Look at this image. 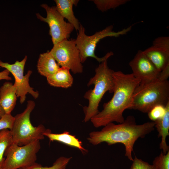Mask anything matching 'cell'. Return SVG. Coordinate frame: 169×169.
<instances>
[{
	"label": "cell",
	"instance_id": "2",
	"mask_svg": "<svg viewBox=\"0 0 169 169\" xmlns=\"http://www.w3.org/2000/svg\"><path fill=\"white\" fill-rule=\"evenodd\" d=\"M155 128L153 121L137 125L134 117L130 115L122 123L115 124L110 123L104 126L100 131L90 132L87 140L94 145L103 142L110 146L118 143L122 144L125 147V156L132 161V153L135 142L139 138L145 137L154 131Z\"/></svg>",
	"mask_w": 169,
	"mask_h": 169
},
{
	"label": "cell",
	"instance_id": "24",
	"mask_svg": "<svg viewBox=\"0 0 169 169\" xmlns=\"http://www.w3.org/2000/svg\"><path fill=\"white\" fill-rule=\"evenodd\" d=\"M14 117L11 114H5L0 119V131L8 129L11 130L13 127Z\"/></svg>",
	"mask_w": 169,
	"mask_h": 169
},
{
	"label": "cell",
	"instance_id": "10",
	"mask_svg": "<svg viewBox=\"0 0 169 169\" xmlns=\"http://www.w3.org/2000/svg\"><path fill=\"white\" fill-rule=\"evenodd\" d=\"M27 59L25 56L21 61H16L13 64L4 62L0 60V67L4 68L11 73L14 77L15 85L17 97H20V102L22 104L24 102L26 95L29 93L35 99L38 98L39 94L38 91L34 90L29 84V78L32 71L29 70L24 75L25 65Z\"/></svg>",
	"mask_w": 169,
	"mask_h": 169
},
{
	"label": "cell",
	"instance_id": "15",
	"mask_svg": "<svg viewBox=\"0 0 169 169\" xmlns=\"http://www.w3.org/2000/svg\"><path fill=\"white\" fill-rule=\"evenodd\" d=\"M158 134V137H161L160 148L165 154L169 151V147L166 142V138L169 135V103L166 106V111L161 118L154 122Z\"/></svg>",
	"mask_w": 169,
	"mask_h": 169
},
{
	"label": "cell",
	"instance_id": "14",
	"mask_svg": "<svg viewBox=\"0 0 169 169\" xmlns=\"http://www.w3.org/2000/svg\"><path fill=\"white\" fill-rule=\"evenodd\" d=\"M56 8L59 14L67 19L69 23L74 26V28L78 30L80 24L75 17L73 11V6H76L79 0H55Z\"/></svg>",
	"mask_w": 169,
	"mask_h": 169
},
{
	"label": "cell",
	"instance_id": "5",
	"mask_svg": "<svg viewBox=\"0 0 169 169\" xmlns=\"http://www.w3.org/2000/svg\"><path fill=\"white\" fill-rule=\"evenodd\" d=\"M132 26L118 31H113V26L110 25L106 27L102 30L96 32L91 36H88L85 33V29L80 24L78 33L75 42L79 53L81 62H84L87 58L91 57L95 59L99 62L106 60L113 55L110 51L107 53L102 57L99 58L95 55V48L98 43L102 39L108 37H118L126 34L131 29Z\"/></svg>",
	"mask_w": 169,
	"mask_h": 169
},
{
	"label": "cell",
	"instance_id": "23",
	"mask_svg": "<svg viewBox=\"0 0 169 169\" xmlns=\"http://www.w3.org/2000/svg\"><path fill=\"white\" fill-rule=\"evenodd\" d=\"M166 111V106L157 105L152 108L147 113L149 118L155 122L161 118L164 115Z\"/></svg>",
	"mask_w": 169,
	"mask_h": 169
},
{
	"label": "cell",
	"instance_id": "7",
	"mask_svg": "<svg viewBox=\"0 0 169 169\" xmlns=\"http://www.w3.org/2000/svg\"><path fill=\"white\" fill-rule=\"evenodd\" d=\"M41 148L39 140L20 146L13 142L6 149L3 169H19L36 163L37 154Z\"/></svg>",
	"mask_w": 169,
	"mask_h": 169
},
{
	"label": "cell",
	"instance_id": "8",
	"mask_svg": "<svg viewBox=\"0 0 169 169\" xmlns=\"http://www.w3.org/2000/svg\"><path fill=\"white\" fill-rule=\"evenodd\" d=\"M59 66L68 68L74 74L82 73L83 66L75 39H64L54 45L49 51Z\"/></svg>",
	"mask_w": 169,
	"mask_h": 169
},
{
	"label": "cell",
	"instance_id": "1",
	"mask_svg": "<svg viewBox=\"0 0 169 169\" xmlns=\"http://www.w3.org/2000/svg\"><path fill=\"white\" fill-rule=\"evenodd\" d=\"M113 76L114 86L112 98L105 103L102 110L90 120L96 128L114 122L121 123L124 121L123 113L131 107L134 92L140 83L132 73L125 74L121 71H114Z\"/></svg>",
	"mask_w": 169,
	"mask_h": 169
},
{
	"label": "cell",
	"instance_id": "27",
	"mask_svg": "<svg viewBox=\"0 0 169 169\" xmlns=\"http://www.w3.org/2000/svg\"><path fill=\"white\" fill-rule=\"evenodd\" d=\"M10 72L7 69L0 72V80L5 79L7 80H12V78L9 76Z\"/></svg>",
	"mask_w": 169,
	"mask_h": 169
},
{
	"label": "cell",
	"instance_id": "29",
	"mask_svg": "<svg viewBox=\"0 0 169 169\" xmlns=\"http://www.w3.org/2000/svg\"></svg>",
	"mask_w": 169,
	"mask_h": 169
},
{
	"label": "cell",
	"instance_id": "16",
	"mask_svg": "<svg viewBox=\"0 0 169 169\" xmlns=\"http://www.w3.org/2000/svg\"><path fill=\"white\" fill-rule=\"evenodd\" d=\"M43 134L44 136L49 139L50 142L58 141L67 145L77 148L82 152H86L87 151V150L82 146V142L76 138L75 136L70 134L68 131H65L60 134H55L52 133L50 130L47 129Z\"/></svg>",
	"mask_w": 169,
	"mask_h": 169
},
{
	"label": "cell",
	"instance_id": "18",
	"mask_svg": "<svg viewBox=\"0 0 169 169\" xmlns=\"http://www.w3.org/2000/svg\"><path fill=\"white\" fill-rule=\"evenodd\" d=\"M48 84L54 87L68 88L73 83V78L69 69L60 67L54 74L46 78Z\"/></svg>",
	"mask_w": 169,
	"mask_h": 169
},
{
	"label": "cell",
	"instance_id": "17",
	"mask_svg": "<svg viewBox=\"0 0 169 169\" xmlns=\"http://www.w3.org/2000/svg\"><path fill=\"white\" fill-rule=\"evenodd\" d=\"M37 66L38 73L46 78L54 74L60 67L49 52L40 54Z\"/></svg>",
	"mask_w": 169,
	"mask_h": 169
},
{
	"label": "cell",
	"instance_id": "21",
	"mask_svg": "<svg viewBox=\"0 0 169 169\" xmlns=\"http://www.w3.org/2000/svg\"><path fill=\"white\" fill-rule=\"evenodd\" d=\"M96 7L102 12L124 5L130 1L129 0H92Z\"/></svg>",
	"mask_w": 169,
	"mask_h": 169
},
{
	"label": "cell",
	"instance_id": "13",
	"mask_svg": "<svg viewBox=\"0 0 169 169\" xmlns=\"http://www.w3.org/2000/svg\"><path fill=\"white\" fill-rule=\"evenodd\" d=\"M16 88L12 83L5 82L0 88V105L6 114H11L16 104Z\"/></svg>",
	"mask_w": 169,
	"mask_h": 169
},
{
	"label": "cell",
	"instance_id": "12",
	"mask_svg": "<svg viewBox=\"0 0 169 169\" xmlns=\"http://www.w3.org/2000/svg\"><path fill=\"white\" fill-rule=\"evenodd\" d=\"M143 51L160 72L169 64V37L162 36L155 38L152 45Z\"/></svg>",
	"mask_w": 169,
	"mask_h": 169
},
{
	"label": "cell",
	"instance_id": "20",
	"mask_svg": "<svg viewBox=\"0 0 169 169\" xmlns=\"http://www.w3.org/2000/svg\"><path fill=\"white\" fill-rule=\"evenodd\" d=\"M72 158V157L61 156L57 159L53 165L49 167L43 166L40 164L36 162L32 165L19 169H66Z\"/></svg>",
	"mask_w": 169,
	"mask_h": 169
},
{
	"label": "cell",
	"instance_id": "3",
	"mask_svg": "<svg viewBox=\"0 0 169 169\" xmlns=\"http://www.w3.org/2000/svg\"><path fill=\"white\" fill-rule=\"evenodd\" d=\"M114 71L109 68L107 60L101 62L95 69V75L90 79L87 84L88 86L94 85V88L87 91L84 95L89 102L88 106L83 108L84 122L90 120L99 112V105L105 94L107 91L113 93Z\"/></svg>",
	"mask_w": 169,
	"mask_h": 169
},
{
	"label": "cell",
	"instance_id": "6",
	"mask_svg": "<svg viewBox=\"0 0 169 169\" xmlns=\"http://www.w3.org/2000/svg\"><path fill=\"white\" fill-rule=\"evenodd\" d=\"M35 105L33 101L28 100L24 111L14 117L13 126L10 131L13 142L19 146L25 145L44 138L43 134L46 129L44 126L40 124L37 127H34L30 120V115Z\"/></svg>",
	"mask_w": 169,
	"mask_h": 169
},
{
	"label": "cell",
	"instance_id": "28",
	"mask_svg": "<svg viewBox=\"0 0 169 169\" xmlns=\"http://www.w3.org/2000/svg\"><path fill=\"white\" fill-rule=\"evenodd\" d=\"M5 114V113L3 109L0 105V119Z\"/></svg>",
	"mask_w": 169,
	"mask_h": 169
},
{
	"label": "cell",
	"instance_id": "25",
	"mask_svg": "<svg viewBox=\"0 0 169 169\" xmlns=\"http://www.w3.org/2000/svg\"><path fill=\"white\" fill-rule=\"evenodd\" d=\"M130 169H155L153 165L138 158L136 156L132 161Z\"/></svg>",
	"mask_w": 169,
	"mask_h": 169
},
{
	"label": "cell",
	"instance_id": "11",
	"mask_svg": "<svg viewBox=\"0 0 169 169\" xmlns=\"http://www.w3.org/2000/svg\"><path fill=\"white\" fill-rule=\"evenodd\" d=\"M129 65L132 74L140 80V83H148L157 79L160 73L141 50L138 51Z\"/></svg>",
	"mask_w": 169,
	"mask_h": 169
},
{
	"label": "cell",
	"instance_id": "19",
	"mask_svg": "<svg viewBox=\"0 0 169 169\" xmlns=\"http://www.w3.org/2000/svg\"><path fill=\"white\" fill-rule=\"evenodd\" d=\"M13 142L12 135L9 130L5 129L0 131V169H3L5 151Z\"/></svg>",
	"mask_w": 169,
	"mask_h": 169
},
{
	"label": "cell",
	"instance_id": "26",
	"mask_svg": "<svg viewBox=\"0 0 169 169\" xmlns=\"http://www.w3.org/2000/svg\"><path fill=\"white\" fill-rule=\"evenodd\" d=\"M169 77V64L160 72L158 79L161 81H165L168 80Z\"/></svg>",
	"mask_w": 169,
	"mask_h": 169
},
{
	"label": "cell",
	"instance_id": "22",
	"mask_svg": "<svg viewBox=\"0 0 169 169\" xmlns=\"http://www.w3.org/2000/svg\"><path fill=\"white\" fill-rule=\"evenodd\" d=\"M152 165L155 169H169V151L166 154L162 151L155 158Z\"/></svg>",
	"mask_w": 169,
	"mask_h": 169
},
{
	"label": "cell",
	"instance_id": "4",
	"mask_svg": "<svg viewBox=\"0 0 169 169\" xmlns=\"http://www.w3.org/2000/svg\"><path fill=\"white\" fill-rule=\"evenodd\" d=\"M169 103V81L158 78L145 83H140L135 89L130 109L148 113L157 105L166 106Z\"/></svg>",
	"mask_w": 169,
	"mask_h": 169
},
{
	"label": "cell",
	"instance_id": "9",
	"mask_svg": "<svg viewBox=\"0 0 169 169\" xmlns=\"http://www.w3.org/2000/svg\"><path fill=\"white\" fill-rule=\"evenodd\" d=\"M41 7L47 13V16L44 18L39 13L36 14L37 18L47 23L49 27V34L54 45L65 39H68L74 28L71 24L67 22L57 10L56 6L50 7L43 4Z\"/></svg>",
	"mask_w": 169,
	"mask_h": 169
}]
</instances>
